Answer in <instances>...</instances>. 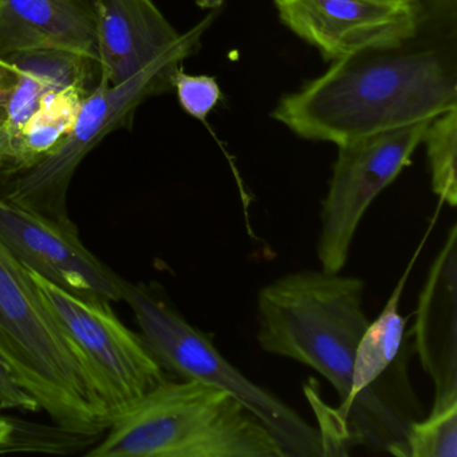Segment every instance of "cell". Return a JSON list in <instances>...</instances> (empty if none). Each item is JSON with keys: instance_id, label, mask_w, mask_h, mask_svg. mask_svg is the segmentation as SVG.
<instances>
[{"instance_id": "44dd1931", "label": "cell", "mask_w": 457, "mask_h": 457, "mask_svg": "<svg viewBox=\"0 0 457 457\" xmlns=\"http://www.w3.org/2000/svg\"><path fill=\"white\" fill-rule=\"evenodd\" d=\"M12 433V420L0 419V453L6 448Z\"/></svg>"}, {"instance_id": "30bf717a", "label": "cell", "mask_w": 457, "mask_h": 457, "mask_svg": "<svg viewBox=\"0 0 457 457\" xmlns=\"http://www.w3.org/2000/svg\"><path fill=\"white\" fill-rule=\"evenodd\" d=\"M274 2L283 25L328 62L395 44L411 33L419 17V0Z\"/></svg>"}, {"instance_id": "6da1fadb", "label": "cell", "mask_w": 457, "mask_h": 457, "mask_svg": "<svg viewBox=\"0 0 457 457\" xmlns=\"http://www.w3.org/2000/svg\"><path fill=\"white\" fill-rule=\"evenodd\" d=\"M457 108V0H419L405 38L334 61L285 96L272 119L304 140L337 146L432 121Z\"/></svg>"}, {"instance_id": "8992f818", "label": "cell", "mask_w": 457, "mask_h": 457, "mask_svg": "<svg viewBox=\"0 0 457 457\" xmlns=\"http://www.w3.org/2000/svg\"><path fill=\"white\" fill-rule=\"evenodd\" d=\"M213 10L191 30L183 41L146 66L140 73L119 85L98 79L95 89L82 103L71 132L36 167L15 180L4 199L28 210L55 219H71L68 192L85 157L113 130L124 127L130 114L152 96L172 89V74L187 58L199 52L205 31L219 15Z\"/></svg>"}, {"instance_id": "277c9868", "label": "cell", "mask_w": 457, "mask_h": 457, "mask_svg": "<svg viewBox=\"0 0 457 457\" xmlns=\"http://www.w3.org/2000/svg\"><path fill=\"white\" fill-rule=\"evenodd\" d=\"M0 360L58 427L95 438L111 427L89 376L30 272L2 240Z\"/></svg>"}, {"instance_id": "4fadbf2b", "label": "cell", "mask_w": 457, "mask_h": 457, "mask_svg": "<svg viewBox=\"0 0 457 457\" xmlns=\"http://www.w3.org/2000/svg\"><path fill=\"white\" fill-rule=\"evenodd\" d=\"M14 82L0 101V175H15L23 129L53 92L87 85L98 77V65L73 53H21L10 55Z\"/></svg>"}, {"instance_id": "5b68a950", "label": "cell", "mask_w": 457, "mask_h": 457, "mask_svg": "<svg viewBox=\"0 0 457 457\" xmlns=\"http://www.w3.org/2000/svg\"><path fill=\"white\" fill-rule=\"evenodd\" d=\"M124 302L132 309L141 338L165 371L239 398L266 424L286 457L322 456L318 428L227 360L212 339L191 325L168 301L162 288L127 282Z\"/></svg>"}, {"instance_id": "e0dca14e", "label": "cell", "mask_w": 457, "mask_h": 457, "mask_svg": "<svg viewBox=\"0 0 457 457\" xmlns=\"http://www.w3.org/2000/svg\"><path fill=\"white\" fill-rule=\"evenodd\" d=\"M401 457H457V395L433 401L409 429Z\"/></svg>"}, {"instance_id": "3957f363", "label": "cell", "mask_w": 457, "mask_h": 457, "mask_svg": "<svg viewBox=\"0 0 457 457\" xmlns=\"http://www.w3.org/2000/svg\"><path fill=\"white\" fill-rule=\"evenodd\" d=\"M365 280L341 272L302 270L263 286L256 298L259 346L310 366L325 377L346 408L355 353L368 328Z\"/></svg>"}, {"instance_id": "7402d4cb", "label": "cell", "mask_w": 457, "mask_h": 457, "mask_svg": "<svg viewBox=\"0 0 457 457\" xmlns=\"http://www.w3.org/2000/svg\"><path fill=\"white\" fill-rule=\"evenodd\" d=\"M195 4H196V6L200 7V9L213 12V10L221 9L224 0H195Z\"/></svg>"}, {"instance_id": "8fae6325", "label": "cell", "mask_w": 457, "mask_h": 457, "mask_svg": "<svg viewBox=\"0 0 457 457\" xmlns=\"http://www.w3.org/2000/svg\"><path fill=\"white\" fill-rule=\"evenodd\" d=\"M98 79L119 85L183 41L154 0H92Z\"/></svg>"}, {"instance_id": "ffe728a7", "label": "cell", "mask_w": 457, "mask_h": 457, "mask_svg": "<svg viewBox=\"0 0 457 457\" xmlns=\"http://www.w3.org/2000/svg\"><path fill=\"white\" fill-rule=\"evenodd\" d=\"M14 82L12 63L7 58H0V101L6 97Z\"/></svg>"}, {"instance_id": "52a82bcc", "label": "cell", "mask_w": 457, "mask_h": 457, "mask_svg": "<svg viewBox=\"0 0 457 457\" xmlns=\"http://www.w3.org/2000/svg\"><path fill=\"white\" fill-rule=\"evenodd\" d=\"M29 272L89 376L109 424L167 381L165 369L141 336L120 320L111 302L69 293Z\"/></svg>"}, {"instance_id": "9a60e30c", "label": "cell", "mask_w": 457, "mask_h": 457, "mask_svg": "<svg viewBox=\"0 0 457 457\" xmlns=\"http://www.w3.org/2000/svg\"><path fill=\"white\" fill-rule=\"evenodd\" d=\"M422 243L417 248L416 255L406 267L403 277L393 288L384 310L376 320L369 322L368 328L361 337L355 353L354 368H353L352 395L350 403L342 411H336L337 417H341L352 405L354 398L366 387L381 378L398 360L406 349L411 346L406 341V318L401 315L400 301L403 288L408 282L409 274L413 269L414 262L421 251Z\"/></svg>"}, {"instance_id": "2e32d148", "label": "cell", "mask_w": 457, "mask_h": 457, "mask_svg": "<svg viewBox=\"0 0 457 457\" xmlns=\"http://www.w3.org/2000/svg\"><path fill=\"white\" fill-rule=\"evenodd\" d=\"M429 162L430 186L440 204L457 205V108L433 119L424 140Z\"/></svg>"}, {"instance_id": "ba28073f", "label": "cell", "mask_w": 457, "mask_h": 457, "mask_svg": "<svg viewBox=\"0 0 457 457\" xmlns=\"http://www.w3.org/2000/svg\"><path fill=\"white\" fill-rule=\"evenodd\" d=\"M430 121L363 136L338 145L320 211V270L342 272L358 226L374 200L409 167Z\"/></svg>"}, {"instance_id": "5bb4252c", "label": "cell", "mask_w": 457, "mask_h": 457, "mask_svg": "<svg viewBox=\"0 0 457 457\" xmlns=\"http://www.w3.org/2000/svg\"><path fill=\"white\" fill-rule=\"evenodd\" d=\"M73 53L97 62L95 12L85 0H0V58Z\"/></svg>"}, {"instance_id": "ac0fdd59", "label": "cell", "mask_w": 457, "mask_h": 457, "mask_svg": "<svg viewBox=\"0 0 457 457\" xmlns=\"http://www.w3.org/2000/svg\"><path fill=\"white\" fill-rule=\"evenodd\" d=\"M172 89L176 90L181 109L208 125V116L221 101V89L218 81L213 77L186 73L179 66L172 74Z\"/></svg>"}, {"instance_id": "7c38bea8", "label": "cell", "mask_w": 457, "mask_h": 457, "mask_svg": "<svg viewBox=\"0 0 457 457\" xmlns=\"http://www.w3.org/2000/svg\"><path fill=\"white\" fill-rule=\"evenodd\" d=\"M413 349L432 379L435 400L457 395V226L433 259L420 291Z\"/></svg>"}, {"instance_id": "7a4b0ae2", "label": "cell", "mask_w": 457, "mask_h": 457, "mask_svg": "<svg viewBox=\"0 0 457 457\" xmlns=\"http://www.w3.org/2000/svg\"><path fill=\"white\" fill-rule=\"evenodd\" d=\"M108 430L87 456L286 457L239 398L194 379H167Z\"/></svg>"}, {"instance_id": "d6986e66", "label": "cell", "mask_w": 457, "mask_h": 457, "mask_svg": "<svg viewBox=\"0 0 457 457\" xmlns=\"http://www.w3.org/2000/svg\"><path fill=\"white\" fill-rule=\"evenodd\" d=\"M0 408L20 411H39L36 398L31 397L12 376L6 363L0 360Z\"/></svg>"}, {"instance_id": "9c48e42d", "label": "cell", "mask_w": 457, "mask_h": 457, "mask_svg": "<svg viewBox=\"0 0 457 457\" xmlns=\"http://www.w3.org/2000/svg\"><path fill=\"white\" fill-rule=\"evenodd\" d=\"M0 240L26 269L69 293L124 301L128 280L84 245L71 219L50 218L0 197Z\"/></svg>"}]
</instances>
